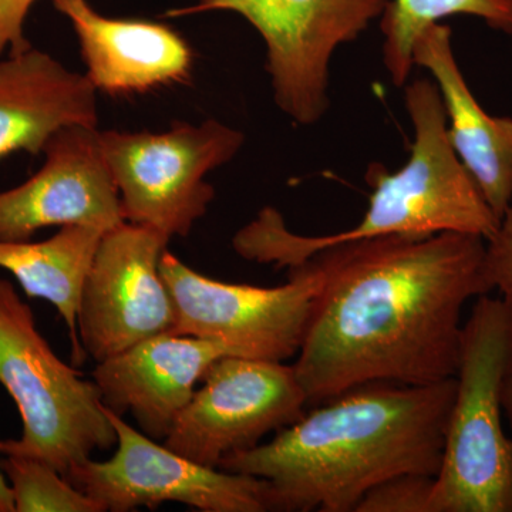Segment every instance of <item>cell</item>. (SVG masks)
Wrapping results in <instances>:
<instances>
[{
  "instance_id": "obj_1",
  "label": "cell",
  "mask_w": 512,
  "mask_h": 512,
  "mask_svg": "<svg viewBox=\"0 0 512 512\" xmlns=\"http://www.w3.org/2000/svg\"><path fill=\"white\" fill-rule=\"evenodd\" d=\"M309 259L320 285L292 365L309 407L365 384L456 376L464 309L493 292L484 238L360 239Z\"/></svg>"
},
{
  "instance_id": "obj_2",
  "label": "cell",
  "mask_w": 512,
  "mask_h": 512,
  "mask_svg": "<svg viewBox=\"0 0 512 512\" xmlns=\"http://www.w3.org/2000/svg\"><path fill=\"white\" fill-rule=\"evenodd\" d=\"M456 379L423 386L370 383L316 404L274 439L218 468L261 478L275 512H355L372 488L436 477Z\"/></svg>"
},
{
  "instance_id": "obj_3",
  "label": "cell",
  "mask_w": 512,
  "mask_h": 512,
  "mask_svg": "<svg viewBox=\"0 0 512 512\" xmlns=\"http://www.w3.org/2000/svg\"><path fill=\"white\" fill-rule=\"evenodd\" d=\"M404 87L414 130L409 160L394 173L370 165L366 180L372 195L355 227L330 235L295 234L281 212L266 207L235 234V252L248 261L291 269L322 249L360 239L421 238L443 232L477 235L485 241L493 237L498 218L451 146L439 87L429 79Z\"/></svg>"
},
{
  "instance_id": "obj_4",
  "label": "cell",
  "mask_w": 512,
  "mask_h": 512,
  "mask_svg": "<svg viewBox=\"0 0 512 512\" xmlns=\"http://www.w3.org/2000/svg\"><path fill=\"white\" fill-rule=\"evenodd\" d=\"M511 377L512 306L480 296L464 320L431 512H512V439L503 421Z\"/></svg>"
},
{
  "instance_id": "obj_5",
  "label": "cell",
  "mask_w": 512,
  "mask_h": 512,
  "mask_svg": "<svg viewBox=\"0 0 512 512\" xmlns=\"http://www.w3.org/2000/svg\"><path fill=\"white\" fill-rule=\"evenodd\" d=\"M0 384L10 394L22 436L0 441L2 456L37 458L64 477L96 451L116 446L99 387L53 352L15 286L0 279Z\"/></svg>"
},
{
  "instance_id": "obj_6",
  "label": "cell",
  "mask_w": 512,
  "mask_h": 512,
  "mask_svg": "<svg viewBox=\"0 0 512 512\" xmlns=\"http://www.w3.org/2000/svg\"><path fill=\"white\" fill-rule=\"evenodd\" d=\"M124 221L167 238L187 237L215 198L205 178L245 143L237 128L210 119L175 123L163 133L100 131Z\"/></svg>"
},
{
  "instance_id": "obj_7",
  "label": "cell",
  "mask_w": 512,
  "mask_h": 512,
  "mask_svg": "<svg viewBox=\"0 0 512 512\" xmlns=\"http://www.w3.org/2000/svg\"><path fill=\"white\" fill-rule=\"evenodd\" d=\"M390 0H198L167 18L232 12L254 26L266 46L276 106L295 124L313 126L329 110L330 63L382 18Z\"/></svg>"
},
{
  "instance_id": "obj_8",
  "label": "cell",
  "mask_w": 512,
  "mask_h": 512,
  "mask_svg": "<svg viewBox=\"0 0 512 512\" xmlns=\"http://www.w3.org/2000/svg\"><path fill=\"white\" fill-rule=\"evenodd\" d=\"M160 269L177 312L174 333L215 340L234 356L276 362L301 348L320 285L312 259L288 269V282L274 288L208 278L167 249Z\"/></svg>"
},
{
  "instance_id": "obj_9",
  "label": "cell",
  "mask_w": 512,
  "mask_h": 512,
  "mask_svg": "<svg viewBox=\"0 0 512 512\" xmlns=\"http://www.w3.org/2000/svg\"><path fill=\"white\" fill-rule=\"evenodd\" d=\"M104 412L116 429V453L106 461L90 458L66 476L101 511L128 512L164 503L202 512L271 511L261 478L192 461L134 429L106 406Z\"/></svg>"
},
{
  "instance_id": "obj_10",
  "label": "cell",
  "mask_w": 512,
  "mask_h": 512,
  "mask_svg": "<svg viewBox=\"0 0 512 512\" xmlns=\"http://www.w3.org/2000/svg\"><path fill=\"white\" fill-rule=\"evenodd\" d=\"M308 407L292 365L222 356L202 377L163 443L192 461L218 467L225 457L295 423Z\"/></svg>"
},
{
  "instance_id": "obj_11",
  "label": "cell",
  "mask_w": 512,
  "mask_h": 512,
  "mask_svg": "<svg viewBox=\"0 0 512 512\" xmlns=\"http://www.w3.org/2000/svg\"><path fill=\"white\" fill-rule=\"evenodd\" d=\"M168 242L130 222L101 238L77 315L80 343L94 362L174 332L177 312L160 269Z\"/></svg>"
},
{
  "instance_id": "obj_12",
  "label": "cell",
  "mask_w": 512,
  "mask_h": 512,
  "mask_svg": "<svg viewBox=\"0 0 512 512\" xmlns=\"http://www.w3.org/2000/svg\"><path fill=\"white\" fill-rule=\"evenodd\" d=\"M45 164L25 183L0 192V241H30L39 229L123 224L120 194L97 127L70 126L47 141Z\"/></svg>"
},
{
  "instance_id": "obj_13",
  "label": "cell",
  "mask_w": 512,
  "mask_h": 512,
  "mask_svg": "<svg viewBox=\"0 0 512 512\" xmlns=\"http://www.w3.org/2000/svg\"><path fill=\"white\" fill-rule=\"evenodd\" d=\"M228 355L215 340L168 332L97 363L93 382L110 412L133 414L144 434L163 443L212 363Z\"/></svg>"
},
{
  "instance_id": "obj_14",
  "label": "cell",
  "mask_w": 512,
  "mask_h": 512,
  "mask_svg": "<svg viewBox=\"0 0 512 512\" xmlns=\"http://www.w3.org/2000/svg\"><path fill=\"white\" fill-rule=\"evenodd\" d=\"M79 40L86 74L97 92L144 94L190 82L194 53L180 33L146 19L101 15L89 0H50Z\"/></svg>"
},
{
  "instance_id": "obj_15",
  "label": "cell",
  "mask_w": 512,
  "mask_h": 512,
  "mask_svg": "<svg viewBox=\"0 0 512 512\" xmlns=\"http://www.w3.org/2000/svg\"><path fill=\"white\" fill-rule=\"evenodd\" d=\"M96 94L84 74L35 47L0 60V161L43 153L64 127H97Z\"/></svg>"
},
{
  "instance_id": "obj_16",
  "label": "cell",
  "mask_w": 512,
  "mask_h": 512,
  "mask_svg": "<svg viewBox=\"0 0 512 512\" xmlns=\"http://www.w3.org/2000/svg\"><path fill=\"white\" fill-rule=\"evenodd\" d=\"M413 56L439 87L451 146L500 221L512 200L511 117L491 116L478 103L458 66L448 26L439 22L424 30Z\"/></svg>"
},
{
  "instance_id": "obj_17",
  "label": "cell",
  "mask_w": 512,
  "mask_h": 512,
  "mask_svg": "<svg viewBox=\"0 0 512 512\" xmlns=\"http://www.w3.org/2000/svg\"><path fill=\"white\" fill-rule=\"evenodd\" d=\"M106 232L94 225H66L45 241H0V268L15 276L29 298L45 299L62 316L72 340L74 365H82L86 357L77 315L87 275Z\"/></svg>"
},
{
  "instance_id": "obj_18",
  "label": "cell",
  "mask_w": 512,
  "mask_h": 512,
  "mask_svg": "<svg viewBox=\"0 0 512 512\" xmlns=\"http://www.w3.org/2000/svg\"><path fill=\"white\" fill-rule=\"evenodd\" d=\"M474 16L512 35V0H390L384 9L383 63L394 86L404 87L413 72L414 46L424 30L450 16Z\"/></svg>"
},
{
  "instance_id": "obj_19",
  "label": "cell",
  "mask_w": 512,
  "mask_h": 512,
  "mask_svg": "<svg viewBox=\"0 0 512 512\" xmlns=\"http://www.w3.org/2000/svg\"><path fill=\"white\" fill-rule=\"evenodd\" d=\"M0 471L8 478L15 512H103L45 461L8 454Z\"/></svg>"
},
{
  "instance_id": "obj_20",
  "label": "cell",
  "mask_w": 512,
  "mask_h": 512,
  "mask_svg": "<svg viewBox=\"0 0 512 512\" xmlns=\"http://www.w3.org/2000/svg\"><path fill=\"white\" fill-rule=\"evenodd\" d=\"M434 477L402 474L372 488L355 512H431Z\"/></svg>"
},
{
  "instance_id": "obj_21",
  "label": "cell",
  "mask_w": 512,
  "mask_h": 512,
  "mask_svg": "<svg viewBox=\"0 0 512 512\" xmlns=\"http://www.w3.org/2000/svg\"><path fill=\"white\" fill-rule=\"evenodd\" d=\"M485 261L493 291L512 306V200L493 237L485 241Z\"/></svg>"
},
{
  "instance_id": "obj_22",
  "label": "cell",
  "mask_w": 512,
  "mask_h": 512,
  "mask_svg": "<svg viewBox=\"0 0 512 512\" xmlns=\"http://www.w3.org/2000/svg\"><path fill=\"white\" fill-rule=\"evenodd\" d=\"M36 0H0V55L32 47L25 36V22Z\"/></svg>"
},
{
  "instance_id": "obj_23",
  "label": "cell",
  "mask_w": 512,
  "mask_h": 512,
  "mask_svg": "<svg viewBox=\"0 0 512 512\" xmlns=\"http://www.w3.org/2000/svg\"><path fill=\"white\" fill-rule=\"evenodd\" d=\"M0 512H15L12 493L2 471H0Z\"/></svg>"
},
{
  "instance_id": "obj_24",
  "label": "cell",
  "mask_w": 512,
  "mask_h": 512,
  "mask_svg": "<svg viewBox=\"0 0 512 512\" xmlns=\"http://www.w3.org/2000/svg\"><path fill=\"white\" fill-rule=\"evenodd\" d=\"M504 416L510 421L512 427V377L505 386L503 396Z\"/></svg>"
}]
</instances>
